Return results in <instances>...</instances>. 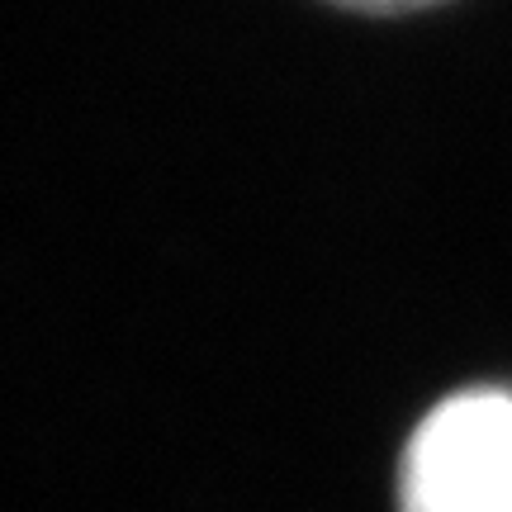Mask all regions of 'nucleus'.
Returning <instances> with one entry per match:
<instances>
[{"mask_svg":"<svg viewBox=\"0 0 512 512\" xmlns=\"http://www.w3.org/2000/svg\"><path fill=\"white\" fill-rule=\"evenodd\" d=\"M403 512H512V394L470 389L427 413L403 460Z\"/></svg>","mask_w":512,"mask_h":512,"instance_id":"f257e3e1","label":"nucleus"},{"mask_svg":"<svg viewBox=\"0 0 512 512\" xmlns=\"http://www.w3.org/2000/svg\"><path fill=\"white\" fill-rule=\"evenodd\" d=\"M342 10H361V15H408V10H422V5H437V0H332Z\"/></svg>","mask_w":512,"mask_h":512,"instance_id":"f03ea898","label":"nucleus"}]
</instances>
